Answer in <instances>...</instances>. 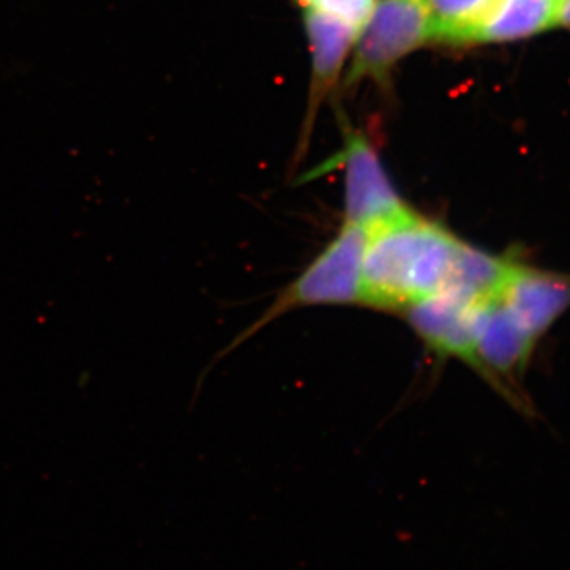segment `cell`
Segmentation results:
<instances>
[{"label": "cell", "mask_w": 570, "mask_h": 570, "mask_svg": "<svg viewBox=\"0 0 570 570\" xmlns=\"http://www.w3.org/2000/svg\"><path fill=\"white\" fill-rule=\"evenodd\" d=\"M433 22L434 40L471 43L480 22L497 0H425Z\"/></svg>", "instance_id": "obj_8"}, {"label": "cell", "mask_w": 570, "mask_h": 570, "mask_svg": "<svg viewBox=\"0 0 570 570\" xmlns=\"http://www.w3.org/2000/svg\"><path fill=\"white\" fill-rule=\"evenodd\" d=\"M346 168L344 216L346 223L367 228L407 212L371 142L360 134H348L341 154Z\"/></svg>", "instance_id": "obj_5"}, {"label": "cell", "mask_w": 570, "mask_h": 570, "mask_svg": "<svg viewBox=\"0 0 570 570\" xmlns=\"http://www.w3.org/2000/svg\"><path fill=\"white\" fill-rule=\"evenodd\" d=\"M305 9H316L358 29L365 24L376 0H299Z\"/></svg>", "instance_id": "obj_9"}, {"label": "cell", "mask_w": 570, "mask_h": 570, "mask_svg": "<svg viewBox=\"0 0 570 570\" xmlns=\"http://www.w3.org/2000/svg\"><path fill=\"white\" fill-rule=\"evenodd\" d=\"M367 230L344 224L336 238L307 265L294 283L277 296L268 311L236 341H246L269 322L285 313L306 306L363 305V255Z\"/></svg>", "instance_id": "obj_2"}, {"label": "cell", "mask_w": 570, "mask_h": 570, "mask_svg": "<svg viewBox=\"0 0 570 570\" xmlns=\"http://www.w3.org/2000/svg\"><path fill=\"white\" fill-rule=\"evenodd\" d=\"M463 243L411 208L367 228L363 305L404 311L444 291Z\"/></svg>", "instance_id": "obj_1"}, {"label": "cell", "mask_w": 570, "mask_h": 570, "mask_svg": "<svg viewBox=\"0 0 570 570\" xmlns=\"http://www.w3.org/2000/svg\"><path fill=\"white\" fill-rule=\"evenodd\" d=\"M558 26L570 28V0H562L560 21H558Z\"/></svg>", "instance_id": "obj_10"}, {"label": "cell", "mask_w": 570, "mask_h": 570, "mask_svg": "<svg viewBox=\"0 0 570 570\" xmlns=\"http://www.w3.org/2000/svg\"><path fill=\"white\" fill-rule=\"evenodd\" d=\"M434 40L425 0H379L356 33L347 85L371 78L384 81L409 52Z\"/></svg>", "instance_id": "obj_3"}, {"label": "cell", "mask_w": 570, "mask_h": 570, "mask_svg": "<svg viewBox=\"0 0 570 570\" xmlns=\"http://www.w3.org/2000/svg\"><path fill=\"white\" fill-rule=\"evenodd\" d=\"M305 24L313 50V82L307 122V129H311V119L314 118L318 104L336 85L358 29L316 9H305Z\"/></svg>", "instance_id": "obj_6"}, {"label": "cell", "mask_w": 570, "mask_h": 570, "mask_svg": "<svg viewBox=\"0 0 570 570\" xmlns=\"http://www.w3.org/2000/svg\"><path fill=\"white\" fill-rule=\"evenodd\" d=\"M561 7L562 0H497L471 43L530 39L558 26Z\"/></svg>", "instance_id": "obj_7"}, {"label": "cell", "mask_w": 570, "mask_h": 570, "mask_svg": "<svg viewBox=\"0 0 570 570\" xmlns=\"http://www.w3.org/2000/svg\"><path fill=\"white\" fill-rule=\"evenodd\" d=\"M494 299L482 302L460 292L442 291L409 306L404 314L409 325L434 354L455 356L474 367L480 324Z\"/></svg>", "instance_id": "obj_4"}]
</instances>
